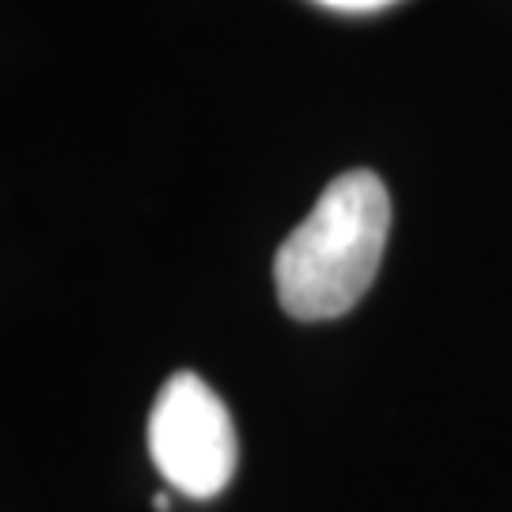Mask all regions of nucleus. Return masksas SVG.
I'll use <instances>...</instances> for the list:
<instances>
[{
    "label": "nucleus",
    "mask_w": 512,
    "mask_h": 512,
    "mask_svg": "<svg viewBox=\"0 0 512 512\" xmlns=\"http://www.w3.org/2000/svg\"><path fill=\"white\" fill-rule=\"evenodd\" d=\"M391 236V198L372 171H349L319 194L274 258L277 300L300 323L338 319L372 289Z\"/></svg>",
    "instance_id": "nucleus-1"
},
{
    "label": "nucleus",
    "mask_w": 512,
    "mask_h": 512,
    "mask_svg": "<svg viewBox=\"0 0 512 512\" xmlns=\"http://www.w3.org/2000/svg\"><path fill=\"white\" fill-rule=\"evenodd\" d=\"M148 456L179 494L217 497L239 463V440L228 406L194 372H175L148 414Z\"/></svg>",
    "instance_id": "nucleus-2"
},
{
    "label": "nucleus",
    "mask_w": 512,
    "mask_h": 512,
    "mask_svg": "<svg viewBox=\"0 0 512 512\" xmlns=\"http://www.w3.org/2000/svg\"><path fill=\"white\" fill-rule=\"evenodd\" d=\"M323 8H338V12H372V8H387L395 0H315Z\"/></svg>",
    "instance_id": "nucleus-3"
}]
</instances>
